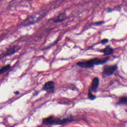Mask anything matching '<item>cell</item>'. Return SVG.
Wrapping results in <instances>:
<instances>
[{
  "mask_svg": "<svg viewBox=\"0 0 127 127\" xmlns=\"http://www.w3.org/2000/svg\"><path fill=\"white\" fill-rule=\"evenodd\" d=\"M110 59V57H108L104 59L100 58H94L89 61H85L83 62H79L76 63V65L82 68H89L93 67L94 65H102L106 63Z\"/></svg>",
  "mask_w": 127,
  "mask_h": 127,
  "instance_id": "1",
  "label": "cell"
},
{
  "mask_svg": "<svg viewBox=\"0 0 127 127\" xmlns=\"http://www.w3.org/2000/svg\"><path fill=\"white\" fill-rule=\"evenodd\" d=\"M73 121V118H67L65 119H60L58 118L54 117L53 116H50L47 118H44L42 122L44 125H62L64 124H68L69 123Z\"/></svg>",
  "mask_w": 127,
  "mask_h": 127,
  "instance_id": "2",
  "label": "cell"
},
{
  "mask_svg": "<svg viewBox=\"0 0 127 127\" xmlns=\"http://www.w3.org/2000/svg\"><path fill=\"white\" fill-rule=\"evenodd\" d=\"M118 69V65L117 64L112 66L106 65L104 67V70L102 72V76L106 77L111 76L113 74L114 72Z\"/></svg>",
  "mask_w": 127,
  "mask_h": 127,
  "instance_id": "3",
  "label": "cell"
},
{
  "mask_svg": "<svg viewBox=\"0 0 127 127\" xmlns=\"http://www.w3.org/2000/svg\"><path fill=\"white\" fill-rule=\"evenodd\" d=\"M43 16H41V15L35 16L34 17H32L25 21V22L24 23V25L25 26V25H33L35 23H37L40 20H41L43 18Z\"/></svg>",
  "mask_w": 127,
  "mask_h": 127,
  "instance_id": "4",
  "label": "cell"
},
{
  "mask_svg": "<svg viewBox=\"0 0 127 127\" xmlns=\"http://www.w3.org/2000/svg\"><path fill=\"white\" fill-rule=\"evenodd\" d=\"M55 88V83L53 81H49L46 82L43 86V89L48 92H54Z\"/></svg>",
  "mask_w": 127,
  "mask_h": 127,
  "instance_id": "5",
  "label": "cell"
},
{
  "mask_svg": "<svg viewBox=\"0 0 127 127\" xmlns=\"http://www.w3.org/2000/svg\"><path fill=\"white\" fill-rule=\"evenodd\" d=\"M20 49H21V47L18 46H17V45L13 46L9 48L8 49L7 52L3 56V57H7V56H10L12 55H13L15 53H16V52H17Z\"/></svg>",
  "mask_w": 127,
  "mask_h": 127,
  "instance_id": "6",
  "label": "cell"
},
{
  "mask_svg": "<svg viewBox=\"0 0 127 127\" xmlns=\"http://www.w3.org/2000/svg\"><path fill=\"white\" fill-rule=\"evenodd\" d=\"M99 84V80L98 77H94L92 82V84L91 87L89 88L92 92H96L97 88Z\"/></svg>",
  "mask_w": 127,
  "mask_h": 127,
  "instance_id": "7",
  "label": "cell"
},
{
  "mask_svg": "<svg viewBox=\"0 0 127 127\" xmlns=\"http://www.w3.org/2000/svg\"><path fill=\"white\" fill-rule=\"evenodd\" d=\"M113 49L110 46H107L106 47V48L101 50L100 52L103 53L105 55L108 56L111 55L113 53Z\"/></svg>",
  "mask_w": 127,
  "mask_h": 127,
  "instance_id": "8",
  "label": "cell"
},
{
  "mask_svg": "<svg viewBox=\"0 0 127 127\" xmlns=\"http://www.w3.org/2000/svg\"><path fill=\"white\" fill-rule=\"evenodd\" d=\"M66 19V15L65 14L63 13L59 16L58 18L54 21V23H60L64 21Z\"/></svg>",
  "mask_w": 127,
  "mask_h": 127,
  "instance_id": "9",
  "label": "cell"
},
{
  "mask_svg": "<svg viewBox=\"0 0 127 127\" xmlns=\"http://www.w3.org/2000/svg\"><path fill=\"white\" fill-rule=\"evenodd\" d=\"M118 104H123L127 105V97L126 96H122L119 98Z\"/></svg>",
  "mask_w": 127,
  "mask_h": 127,
  "instance_id": "10",
  "label": "cell"
},
{
  "mask_svg": "<svg viewBox=\"0 0 127 127\" xmlns=\"http://www.w3.org/2000/svg\"><path fill=\"white\" fill-rule=\"evenodd\" d=\"M11 67V65H10V64L3 67L2 68L0 69V75H1L2 74L5 73L6 72L9 71Z\"/></svg>",
  "mask_w": 127,
  "mask_h": 127,
  "instance_id": "11",
  "label": "cell"
},
{
  "mask_svg": "<svg viewBox=\"0 0 127 127\" xmlns=\"http://www.w3.org/2000/svg\"><path fill=\"white\" fill-rule=\"evenodd\" d=\"M96 98V96L92 94V91L89 89L88 93V98L90 100H94Z\"/></svg>",
  "mask_w": 127,
  "mask_h": 127,
  "instance_id": "12",
  "label": "cell"
},
{
  "mask_svg": "<svg viewBox=\"0 0 127 127\" xmlns=\"http://www.w3.org/2000/svg\"><path fill=\"white\" fill-rule=\"evenodd\" d=\"M109 42V40L108 39H104L103 40H102L101 41V43L102 44H106L108 42Z\"/></svg>",
  "mask_w": 127,
  "mask_h": 127,
  "instance_id": "13",
  "label": "cell"
},
{
  "mask_svg": "<svg viewBox=\"0 0 127 127\" xmlns=\"http://www.w3.org/2000/svg\"><path fill=\"white\" fill-rule=\"evenodd\" d=\"M104 22H100V23H96L95 24H94V25H102V24H103Z\"/></svg>",
  "mask_w": 127,
  "mask_h": 127,
  "instance_id": "14",
  "label": "cell"
},
{
  "mask_svg": "<svg viewBox=\"0 0 127 127\" xmlns=\"http://www.w3.org/2000/svg\"><path fill=\"white\" fill-rule=\"evenodd\" d=\"M14 93H15V94L17 95V94H19L20 93V92H19V91H16V92H14Z\"/></svg>",
  "mask_w": 127,
  "mask_h": 127,
  "instance_id": "15",
  "label": "cell"
},
{
  "mask_svg": "<svg viewBox=\"0 0 127 127\" xmlns=\"http://www.w3.org/2000/svg\"><path fill=\"white\" fill-rule=\"evenodd\" d=\"M1 1V0H0V1Z\"/></svg>",
  "mask_w": 127,
  "mask_h": 127,
  "instance_id": "16",
  "label": "cell"
}]
</instances>
